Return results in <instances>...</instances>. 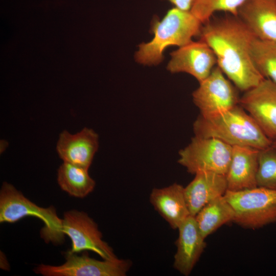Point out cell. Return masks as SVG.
<instances>
[{
	"mask_svg": "<svg viewBox=\"0 0 276 276\" xmlns=\"http://www.w3.org/2000/svg\"><path fill=\"white\" fill-rule=\"evenodd\" d=\"M235 87L220 68L215 66L192 94L193 101L199 109L200 115H215L238 105L240 97Z\"/></svg>",
	"mask_w": 276,
	"mask_h": 276,
	"instance_id": "cell-9",
	"label": "cell"
},
{
	"mask_svg": "<svg viewBox=\"0 0 276 276\" xmlns=\"http://www.w3.org/2000/svg\"><path fill=\"white\" fill-rule=\"evenodd\" d=\"M62 230L72 241L71 253L90 250L103 260L117 258L112 248L102 240L98 225L87 213L77 210L65 212L62 219Z\"/></svg>",
	"mask_w": 276,
	"mask_h": 276,
	"instance_id": "cell-8",
	"label": "cell"
},
{
	"mask_svg": "<svg viewBox=\"0 0 276 276\" xmlns=\"http://www.w3.org/2000/svg\"><path fill=\"white\" fill-rule=\"evenodd\" d=\"M98 147V134L85 127L75 134L63 130L59 136L56 151L63 162L89 169Z\"/></svg>",
	"mask_w": 276,
	"mask_h": 276,
	"instance_id": "cell-12",
	"label": "cell"
},
{
	"mask_svg": "<svg viewBox=\"0 0 276 276\" xmlns=\"http://www.w3.org/2000/svg\"><path fill=\"white\" fill-rule=\"evenodd\" d=\"M257 185L276 190V149L271 145L260 150Z\"/></svg>",
	"mask_w": 276,
	"mask_h": 276,
	"instance_id": "cell-22",
	"label": "cell"
},
{
	"mask_svg": "<svg viewBox=\"0 0 276 276\" xmlns=\"http://www.w3.org/2000/svg\"><path fill=\"white\" fill-rule=\"evenodd\" d=\"M227 190L226 176L211 172H199L184 188L187 205L192 216L213 200L223 196Z\"/></svg>",
	"mask_w": 276,
	"mask_h": 276,
	"instance_id": "cell-16",
	"label": "cell"
},
{
	"mask_svg": "<svg viewBox=\"0 0 276 276\" xmlns=\"http://www.w3.org/2000/svg\"><path fill=\"white\" fill-rule=\"evenodd\" d=\"M202 23L191 12L174 8L160 21L153 24L154 37L142 43L135 54V60L143 65H156L164 58V50L171 45L179 47L192 41L199 35Z\"/></svg>",
	"mask_w": 276,
	"mask_h": 276,
	"instance_id": "cell-3",
	"label": "cell"
},
{
	"mask_svg": "<svg viewBox=\"0 0 276 276\" xmlns=\"http://www.w3.org/2000/svg\"><path fill=\"white\" fill-rule=\"evenodd\" d=\"M149 200L154 209L173 229H178L190 215L184 187L174 183L168 187L153 189Z\"/></svg>",
	"mask_w": 276,
	"mask_h": 276,
	"instance_id": "cell-17",
	"label": "cell"
},
{
	"mask_svg": "<svg viewBox=\"0 0 276 276\" xmlns=\"http://www.w3.org/2000/svg\"><path fill=\"white\" fill-rule=\"evenodd\" d=\"M57 181L63 191L80 198L92 192L96 185L88 173V169L66 162L58 169Z\"/></svg>",
	"mask_w": 276,
	"mask_h": 276,
	"instance_id": "cell-19",
	"label": "cell"
},
{
	"mask_svg": "<svg viewBox=\"0 0 276 276\" xmlns=\"http://www.w3.org/2000/svg\"><path fill=\"white\" fill-rule=\"evenodd\" d=\"M259 149L233 146L231 160L226 174L227 190L237 191L257 187Z\"/></svg>",
	"mask_w": 276,
	"mask_h": 276,
	"instance_id": "cell-15",
	"label": "cell"
},
{
	"mask_svg": "<svg viewBox=\"0 0 276 276\" xmlns=\"http://www.w3.org/2000/svg\"><path fill=\"white\" fill-rule=\"evenodd\" d=\"M8 145V142L4 140L1 141V153L3 152Z\"/></svg>",
	"mask_w": 276,
	"mask_h": 276,
	"instance_id": "cell-24",
	"label": "cell"
},
{
	"mask_svg": "<svg viewBox=\"0 0 276 276\" xmlns=\"http://www.w3.org/2000/svg\"><path fill=\"white\" fill-rule=\"evenodd\" d=\"M26 217L41 220L44 225L40 235L47 243L59 244L64 241L62 219L58 216L55 208L39 206L12 185L4 182L0 191V222L15 223Z\"/></svg>",
	"mask_w": 276,
	"mask_h": 276,
	"instance_id": "cell-4",
	"label": "cell"
},
{
	"mask_svg": "<svg viewBox=\"0 0 276 276\" xmlns=\"http://www.w3.org/2000/svg\"><path fill=\"white\" fill-rule=\"evenodd\" d=\"M176 252L174 268L180 274H190L205 247V238L201 234L194 216H190L178 228Z\"/></svg>",
	"mask_w": 276,
	"mask_h": 276,
	"instance_id": "cell-13",
	"label": "cell"
},
{
	"mask_svg": "<svg viewBox=\"0 0 276 276\" xmlns=\"http://www.w3.org/2000/svg\"><path fill=\"white\" fill-rule=\"evenodd\" d=\"M182 10L190 11L194 0H167Z\"/></svg>",
	"mask_w": 276,
	"mask_h": 276,
	"instance_id": "cell-23",
	"label": "cell"
},
{
	"mask_svg": "<svg viewBox=\"0 0 276 276\" xmlns=\"http://www.w3.org/2000/svg\"><path fill=\"white\" fill-rule=\"evenodd\" d=\"M224 196L234 210V222L241 226L258 228L276 221V190H227Z\"/></svg>",
	"mask_w": 276,
	"mask_h": 276,
	"instance_id": "cell-5",
	"label": "cell"
},
{
	"mask_svg": "<svg viewBox=\"0 0 276 276\" xmlns=\"http://www.w3.org/2000/svg\"><path fill=\"white\" fill-rule=\"evenodd\" d=\"M271 146L276 149V140L272 141Z\"/></svg>",
	"mask_w": 276,
	"mask_h": 276,
	"instance_id": "cell-25",
	"label": "cell"
},
{
	"mask_svg": "<svg viewBox=\"0 0 276 276\" xmlns=\"http://www.w3.org/2000/svg\"><path fill=\"white\" fill-rule=\"evenodd\" d=\"M167 66L172 73H185L199 82L205 79L217 65L216 56L203 41H191L170 54Z\"/></svg>",
	"mask_w": 276,
	"mask_h": 276,
	"instance_id": "cell-11",
	"label": "cell"
},
{
	"mask_svg": "<svg viewBox=\"0 0 276 276\" xmlns=\"http://www.w3.org/2000/svg\"><path fill=\"white\" fill-rule=\"evenodd\" d=\"M193 129L195 136L216 138L232 146H249L262 150L272 143L239 104L215 115H199Z\"/></svg>",
	"mask_w": 276,
	"mask_h": 276,
	"instance_id": "cell-2",
	"label": "cell"
},
{
	"mask_svg": "<svg viewBox=\"0 0 276 276\" xmlns=\"http://www.w3.org/2000/svg\"><path fill=\"white\" fill-rule=\"evenodd\" d=\"M194 217L201 234L206 238L223 224L234 222L235 212L223 195L206 204Z\"/></svg>",
	"mask_w": 276,
	"mask_h": 276,
	"instance_id": "cell-18",
	"label": "cell"
},
{
	"mask_svg": "<svg viewBox=\"0 0 276 276\" xmlns=\"http://www.w3.org/2000/svg\"><path fill=\"white\" fill-rule=\"evenodd\" d=\"M199 35L213 51L217 65L238 89L245 91L265 79L251 56L256 37L238 16L229 14L210 20L202 27Z\"/></svg>",
	"mask_w": 276,
	"mask_h": 276,
	"instance_id": "cell-1",
	"label": "cell"
},
{
	"mask_svg": "<svg viewBox=\"0 0 276 276\" xmlns=\"http://www.w3.org/2000/svg\"><path fill=\"white\" fill-rule=\"evenodd\" d=\"M239 104L272 141L276 140V83L265 78L244 91Z\"/></svg>",
	"mask_w": 276,
	"mask_h": 276,
	"instance_id": "cell-10",
	"label": "cell"
},
{
	"mask_svg": "<svg viewBox=\"0 0 276 276\" xmlns=\"http://www.w3.org/2000/svg\"><path fill=\"white\" fill-rule=\"evenodd\" d=\"M65 262L58 266L40 264L34 271L44 276H125L131 262L129 260H103L90 258L85 252L81 256L67 251Z\"/></svg>",
	"mask_w": 276,
	"mask_h": 276,
	"instance_id": "cell-7",
	"label": "cell"
},
{
	"mask_svg": "<svg viewBox=\"0 0 276 276\" xmlns=\"http://www.w3.org/2000/svg\"><path fill=\"white\" fill-rule=\"evenodd\" d=\"M247 0H194L191 12L202 23L211 20L217 12L237 16L239 8Z\"/></svg>",
	"mask_w": 276,
	"mask_h": 276,
	"instance_id": "cell-21",
	"label": "cell"
},
{
	"mask_svg": "<svg viewBox=\"0 0 276 276\" xmlns=\"http://www.w3.org/2000/svg\"><path fill=\"white\" fill-rule=\"evenodd\" d=\"M237 16L257 38L276 43V0H247Z\"/></svg>",
	"mask_w": 276,
	"mask_h": 276,
	"instance_id": "cell-14",
	"label": "cell"
},
{
	"mask_svg": "<svg viewBox=\"0 0 276 276\" xmlns=\"http://www.w3.org/2000/svg\"><path fill=\"white\" fill-rule=\"evenodd\" d=\"M233 146L213 137L195 136L179 151L178 163L195 174L211 172L226 175L230 164Z\"/></svg>",
	"mask_w": 276,
	"mask_h": 276,
	"instance_id": "cell-6",
	"label": "cell"
},
{
	"mask_svg": "<svg viewBox=\"0 0 276 276\" xmlns=\"http://www.w3.org/2000/svg\"><path fill=\"white\" fill-rule=\"evenodd\" d=\"M254 64L266 79L276 83V43L255 38L251 47Z\"/></svg>",
	"mask_w": 276,
	"mask_h": 276,
	"instance_id": "cell-20",
	"label": "cell"
}]
</instances>
